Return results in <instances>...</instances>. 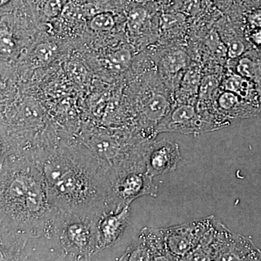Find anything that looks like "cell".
<instances>
[{"label":"cell","instance_id":"7402d4cb","mask_svg":"<svg viewBox=\"0 0 261 261\" xmlns=\"http://www.w3.org/2000/svg\"><path fill=\"white\" fill-rule=\"evenodd\" d=\"M68 0H47L43 7V13L48 18L59 16L66 7Z\"/></svg>","mask_w":261,"mask_h":261},{"label":"cell","instance_id":"5bb4252c","mask_svg":"<svg viewBox=\"0 0 261 261\" xmlns=\"http://www.w3.org/2000/svg\"><path fill=\"white\" fill-rule=\"evenodd\" d=\"M232 61L233 72L253 82L261 92V48L248 49Z\"/></svg>","mask_w":261,"mask_h":261},{"label":"cell","instance_id":"4fadbf2b","mask_svg":"<svg viewBox=\"0 0 261 261\" xmlns=\"http://www.w3.org/2000/svg\"><path fill=\"white\" fill-rule=\"evenodd\" d=\"M211 106L230 123L231 120L256 116L260 111L238 94L222 89L215 95Z\"/></svg>","mask_w":261,"mask_h":261},{"label":"cell","instance_id":"ac0fdd59","mask_svg":"<svg viewBox=\"0 0 261 261\" xmlns=\"http://www.w3.org/2000/svg\"><path fill=\"white\" fill-rule=\"evenodd\" d=\"M132 61V53L126 48L117 49L106 58V64L108 68L118 73L128 69Z\"/></svg>","mask_w":261,"mask_h":261},{"label":"cell","instance_id":"30bf717a","mask_svg":"<svg viewBox=\"0 0 261 261\" xmlns=\"http://www.w3.org/2000/svg\"><path fill=\"white\" fill-rule=\"evenodd\" d=\"M181 159L179 146L176 142L166 139L152 141L146 154V171L152 177L172 172Z\"/></svg>","mask_w":261,"mask_h":261},{"label":"cell","instance_id":"6da1fadb","mask_svg":"<svg viewBox=\"0 0 261 261\" xmlns=\"http://www.w3.org/2000/svg\"><path fill=\"white\" fill-rule=\"evenodd\" d=\"M31 160L40 170L58 211L94 220L108 211V169L83 144L48 141Z\"/></svg>","mask_w":261,"mask_h":261},{"label":"cell","instance_id":"d6986e66","mask_svg":"<svg viewBox=\"0 0 261 261\" xmlns=\"http://www.w3.org/2000/svg\"><path fill=\"white\" fill-rule=\"evenodd\" d=\"M33 57L37 63L47 65L54 61L58 55V47L53 43L45 42L37 44L33 51Z\"/></svg>","mask_w":261,"mask_h":261},{"label":"cell","instance_id":"cb8c5ba5","mask_svg":"<svg viewBox=\"0 0 261 261\" xmlns=\"http://www.w3.org/2000/svg\"><path fill=\"white\" fill-rule=\"evenodd\" d=\"M213 1L219 9L224 11L229 8L237 0H213Z\"/></svg>","mask_w":261,"mask_h":261},{"label":"cell","instance_id":"7c38bea8","mask_svg":"<svg viewBox=\"0 0 261 261\" xmlns=\"http://www.w3.org/2000/svg\"><path fill=\"white\" fill-rule=\"evenodd\" d=\"M189 65L186 51L180 48H171L163 51L158 62L160 78L173 94Z\"/></svg>","mask_w":261,"mask_h":261},{"label":"cell","instance_id":"9c48e42d","mask_svg":"<svg viewBox=\"0 0 261 261\" xmlns=\"http://www.w3.org/2000/svg\"><path fill=\"white\" fill-rule=\"evenodd\" d=\"M38 247V240L29 239L0 221V260H36Z\"/></svg>","mask_w":261,"mask_h":261},{"label":"cell","instance_id":"52a82bcc","mask_svg":"<svg viewBox=\"0 0 261 261\" xmlns=\"http://www.w3.org/2000/svg\"><path fill=\"white\" fill-rule=\"evenodd\" d=\"M212 126L198 111L196 106L176 104L156 127L157 135L165 132L181 135H198L214 132Z\"/></svg>","mask_w":261,"mask_h":261},{"label":"cell","instance_id":"ffe728a7","mask_svg":"<svg viewBox=\"0 0 261 261\" xmlns=\"http://www.w3.org/2000/svg\"><path fill=\"white\" fill-rule=\"evenodd\" d=\"M89 27L95 32H108L115 28L116 20L112 13L101 12L91 18Z\"/></svg>","mask_w":261,"mask_h":261},{"label":"cell","instance_id":"9a60e30c","mask_svg":"<svg viewBox=\"0 0 261 261\" xmlns=\"http://www.w3.org/2000/svg\"><path fill=\"white\" fill-rule=\"evenodd\" d=\"M221 41L226 47L227 56L231 60L237 59L243 56L249 49L248 42L244 38L243 34L234 28L231 23L221 22L218 25V31Z\"/></svg>","mask_w":261,"mask_h":261},{"label":"cell","instance_id":"5b68a950","mask_svg":"<svg viewBox=\"0 0 261 261\" xmlns=\"http://www.w3.org/2000/svg\"><path fill=\"white\" fill-rule=\"evenodd\" d=\"M214 216L161 228L168 260H187L216 221Z\"/></svg>","mask_w":261,"mask_h":261},{"label":"cell","instance_id":"44dd1931","mask_svg":"<svg viewBox=\"0 0 261 261\" xmlns=\"http://www.w3.org/2000/svg\"><path fill=\"white\" fill-rule=\"evenodd\" d=\"M13 152V145L7 127L0 117V167L5 159Z\"/></svg>","mask_w":261,"mask_h":261},{"label":"cell","instance_id":"8fae6325","mask_svg":"<svg viewBox=\"0 0 261 261\" xmlns=\"http://www.w3.org/2000/svg\"><path fill=\"white\" fill-rule=\"evenodd\" d=\"M130 205L121 211H103L95 219L98 252L109 249L121 238L130 220Z\"/></svg>","mask_w":261,"mask_h":261},{"label":"cell","instance_id":"7a4b0ae2","mask_svg":"<svg viewBox=\"0 0 261 261\" xmlns=\"http://www.w3.org/2000/svg\"><path fill=\"white\" fill-rule=\"evenodd\" d=\"M58 213L35 163L11 152L0 167V221L29 239L50 242Z\"/></svg>","mask_w":261,"mask_h":261},{"label":"cell","instance_id":"ba28073f","mask_svg":"<svg viewBox=\"0 0 261 261\" xmlns=\"http://www.w3.org/2000/svg\"><path fill=\"white\" fill-rule=\"evenodd\" d=\"M118 260H168L161 228H142Z\"/></svg>","mask_w":261,"mask_h":261},{"label":"cell","instance_id":"603a6c76","mask_svg":"<svg viewBox=\"0 0 261 261\" xmlns=\"http://www.w3.org/2000/svg\"><path fill=\"white\" fill-rule=\"evenodd\" d=\"M248 23L254 28H260L261 27V8L252 10L248 13L247 16Z\"/></svg>","mask_w":261,"mask_h":261},{"label":"cell","instance_id":"8992f818","mask_svg":"<svg viewBox=\"0 0 261 261\" xmlns=\"http://www.w3.org/2000/svg\"><path fill=\"white\" fill-rule=\"evenodd\" d=\"M210 260H261V251L248 239L231 233L216 220L207 245Z\"/></svg>","mask_w":261,"mask_h":261},{"label":"cell","instance_id":"277c9868","mask_svg":"<svg viewBox=\"0 0 261 261\" xmlns=\"http://www.w3.org/2000/svg\"><path fill=\"white\" fill-rule=\"evenodd\" d=\"M108 177V211H121L143 196H158L159 189L153 177L146 171L145 165L121 168L110 173Z\"/></svg>","mask_w":261,"mask_h":261},{"label":"cell","instance_id":"e0dca14e","mask_svg":"<svg viewBox=\"0 0 261 261\" xmlns=\"http://www.w3.org/2000/svg\"><path fill=\"white\" fill-rule=\"evenodd\" d=\"M148 11L143 7L130 8L127 13V29L130 34H140L148 19Z\"/></svg>","mask_w":261,"mask_h":261},{"label":"cell","instance_id":"3957f363","mask_svg":"<svg viewBox=\"0 0 261 261\" xmlns=\"http://www.w3.org/2000/svg\"><path fill=\"white\" fill-rule=\"evenodd\" d=\"M51 243L61 252L60 258L88 260L98 252L95 220L58 211Z\"/></svg>","mask_w":261,"mask_h":261},{"label":"cell","instance_id":"2e32d148","mask_svg":"<svg viewBox=\"0 0 261 261\" xmlns=\"http://www.w3.org/2000/svg\"><path fill=\"white\" fill-rule=\"evenodd\" d=\"M16 78L9 63L0 61V111L16 99Z\"/></svg>","mask_w":261,"mask_h":261}]
</instances>
